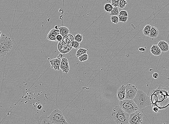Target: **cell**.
Returning a JSON list of instances; mask_svg holds the SVG:
<instances>
[{"mask_svg": "<svg viewBox=\"0 0 169 124\" xmlns=\"http://www.w3.org/2000/svg\"><path fill=\"white\" fill-rule=\"evenodd\" d=\"M128 4L126 0H120L119 6L121 9H123Z\"/></svg>", "mask_w": 169, "mask_h": 124, "instance_id": "25", "label": "cell"}, {"mask_svg": "<svg viewBox=\"0 0 169 124\" xmlns=\"http://www.w3.org/2000/svg\"><path fill=\"white\" fill-rule=\"evenodd\" d=\"M139 50L141 52H144L145 51V48H143V47H140L139 48Z\"/></svg>", "mask_w": 169, "mask_h": 124, "instance_id": "35", "label": "cell"}, {"mask_svg": "<svg viewBox=\"0 0 169 124\" xmlns=\"http://www.w3.org/2000/svg\"><path fill=\"white\" fill-rule=\"evenodd\" d=\"M120 0H111V4L113 7H119Z\"/></svg>", "mask_w": 169, "mask_h": 124, "instance_id": "26", "label": "cell"}, {"mask_svg": "<svg viewBox=\"0 0 169 124\" xmlns=\"http://www.w3.org/2000/svg\"><path fill=\"white\" fill-rule=\"evenodd\" d=\"M139 109L144 108L152 104L151 98L141 90H138L136 96L133 99Z\"/></svg>", "mask_w": 169, "mask_h": 124, "instance_id": "3", "label": "cell"}, {"mask_svg": "<svg viewBox=\"0 0 169 124\" xmlns=\"http://www.w3.org/2000/svg\"><path fill=\"white\" fill-rule=\"evenodd\" d=\"M37 124H53L50 121L48 118V116L45 115L40 117L39 119L37 121Z\"/></svg>", "mask_w": 169, "mask_h": 124, "instance_id": "14", "label": "cell"}, {"mask_svg": "<svg viewBox=\"0 0 169 124\" xmlns=\"http://www.w3.org/2000/svg\"><path fill=\"white\" fill-rule=\"evenodd\" d=\"M7 54L8 53L4 51L0 46V57H5L7 55Z\"/></svg>", "mask_w": 169, "mask_h": 124, "instance_id": "31", "label": "cell"}, {"mask_svg": "<svg viewBox=\"0 0 169 124\" xmlns=\"http://www.w3.org/2000/svg\"><path fill=\"white\" fill-rule=\"evenodd\" d=\"M74 36L75 41L78 42L79 43L81 42L83 40V36L79 34H77L76 35L73 36Z\"/></svg>", "mask_w": 169, "mask_h": 124, "instance_id": "21", "label": "cell"}, {"mask_svg": "<svg viewBox=\"0 0 169 124\" xmlns=\"http://www.w3.org/2000/svg\"><path fill=\"white\" fill-rule=\"evenodd\" d=\"M117 97L119 101H121L125 99L126 86H122L118 89L117 93Z\"/></svg>", "mask_w": 169, "mask_h": 124, "instance_id": "10", "label": "cell"}, {"mask_svg": "<svg viewBox=\"0 0 169 124\" xmlns=\"http://www.w3.org/2000/svg\"><path fill=\"white\" fill-rule=\"evenodd\" d=\"M13 43L11 39L4 34H1L0 38V46L5 52L8 53L13 47Z\"/></svg>", "mask_w": 169, "mask_h": 124, "instance_id": "6", "label": "cell"}, {"mask_svg": "<svg viewBox=\"0 0 169 124\" xmlns=\"http://www.w3.org/2000/svg\"><path fill=\"white\" fill-rule=\"evenodd\" d=\"M60 68L62 71L66 74L69 72L70 66L68 60L66 57H63L62 59Z\"/></svg>", "mask_w": 169, "mask_h": 124, "instance_id": "9", "label": "cell"}, {"mask_svg": "<svg viewBox=\"0 0 169 124\" xmlns=\"http://www.w3.org/2000/svg\"><path fill=\"white\" fill-rule=\"evenodd\" d=\"M119 17V22H122L126 23L128 21V17L124 16H118Z\"/></svg>", "mask_w": 169, "mask_h": 124, "instance_id": "29", "label": "cell"}, {"mask_svg": "<svg viewBox=\"0 0 169 124\" xmlns=\"http://www.w3.org/2000/svg\"><path fill=\"white\" fill-rule=\"evenodd\" d=\"M143 115L142 113L136 111L130 115L128 123L130 124H142Z\"/></svg>", "mask_w": 169, "mask_h": 124, "instance_id": "8", "label": "cell"}, {"mask_svg": "<svg viewBox=\"0 0 169 124\" xmlns=\"http://www.w3.org/2000/svg\"><path fill=\"white\" fill-rule=\"evenodd\" d=\"M63 55L62 54H60L57 57V58L59 59H62L63 58Z\"/></svg>", "mask_w": 169, "mask_h": 124, "instance_id": "34", "label": "cell"}, {"mask_svg": "<svg viewBox=\"0 0 169 124\" xmlns=\"http://www.w3.org/2000/svg\"><path fill=\"white\" fill-rule=\"evenodd\" d=\"M61 60L57 58L50 60V63L52 68L55 70H60Z\"/></svg>", "mask_w": 169, "mask_h": 124, "instance_id": "11", "label": "cell"}, {"mask_svg": "<svg viewBox=\"0 0 169 124\" xmlns=\"http://www.w3.org/2000/svg\"><path fill=\"white\" fill-rule=\"evenodd\" d=\"M130 115L119 106H115L112 113V117L117 124H128Z\"/></svg>", "mask_w": 169, "mask_h": 124, "instance_id": "2", "label": "cell"}, {"mask_svg": "<svg viewBox=\"0 0 169 124\" xmlns=\"http://www.w3.org/2000/svg\"><path fill=\"white\" fill-rule=\"evenodd\" d=\"M80 43L76 41H74L72 44V46L73 48L77 49L80 47Z\"/></svg>", "mask_w": 169, "mask_h": 124, "instance_id": "28", "label": "cell"}, {"mask_svg": "<svg viewBox=\"0 0 169 124\" xmlns=\"http://www.w3.org/2000/svg\"><path fill=\"white\" fill-rule=\"evenodd\" d=\"M56 39L57 41L60 42L62 40L63 37L61 35V34H58V35L57 36H56Z\"/></svg>", "mask_w": 169, "mask_h": 124, "instance_id": "32", "label": "cell"}, {"mask_svg": "<svg viewBox=\"0 0 169 124\" xmlns=\"http://www.w3.org/2000/svg\"><path fill=\"white\" fill-rule=\"evenodd\" d=\"M119 106L127 113L130 114L138 111L139 108L133 100L125 99L119 101Z\"/></svg>", "mask_w": 169, "mask_h": 124, "instance_id": "5", "label": "cell"}, {"mask_svg": "<svg viewBox=\"0 0 169 124\" xmlns=\"http://www.w3.org/2000/svg\"><path fill=\"white\" fill-rule=\"evenodd\" d=\"M37 108L38 109H41L42 108V106L41 104H39L37 106Z\"/></svg>", "mask_w": 169, "mask_h": 124, "instance_id": "36", "label": "cell"}, {"mask_svg": "<svg viewBox=\"0 0 169 124\" xmlns=\"http://www.w3.org/2000/svg\"><path fill=\"white\" fill-rule=\"evenodd\" d=\"M126 86L125 99L133 100L136 96L138 90L136 86L130 84Z\"/></svg>", "mask_w": 169, "mask_h": 124, "instance_id": "7", "label": "cell"}, {"mask_svg": "<svg viewBox=\"0 0 169 124\" xmlns=\"http://www.w3.org/2000/svg\"><path fill=\"white\" fill-rule=\"evenodd\" d=\"M48 118L50 121L53 124H69L62 112L58 109L51 112Z\"/></svg>", "mask_w": 169, "mask_h": 124, "instance_id": "4", "label": "cell"}, {"mask_svg": "<svg viewBox=\"0 0 169 124\" xmlns=\"http://www.w3.org/2000/svg\"><path fill=\"white\" fill-rule=\"evenodd\" d=\"M151 99L154 112L166 111L169 108V88L159 85L156 89L153 90Z\"/></svg>", "mask_w": 169, "mask_h": 124, "instance_id": "1", "label": "cell"}, {"mask_svg": "<svg viewBox=\"0 0 169 124\" xmlns=\"http://www.w3.org/2000/svg\"><path fill=\"white\" fill-rule=\"evenodd\" d=\"M151 27L152 26L149 24H147L144 27L143 31V34L144 35L147 36H149L150 33H151Z\"/></svg>", "mask_w": 169, "mask_h": 124, "instance_id": "17", "label": "cell"}, {"mask_svg": "<svg viewBox=\"0 0 169 124\" xmlns=\"http://www.w3.org/2000/svg\"><path fill=\"white\" fill-rule=\"evenodd\" d=\"M58 29L60 30V34H61L63 37L69 34L70 32V30L66 27H60L58 28Z\"/></svg>", "mask_w": 169, "mask_h": 124, "instance_id": "16", "label": "cell"}, {"mask_svg": "<svg viewBox=\"0 0 169 124\" xmlns=\"http://www.w3.org/2000/svg\"><path fill=\"white\" fill-rule=\"evenodd\" d=\"M88 50L84 48H80L78 50L76 53V56L78 58L83 55L86 54Z\"/></svg>", "mask_w": 169, "mask_h": 124, "instance_id": "18", "label": "cell"}, {"mask_svg": "<svg viewBox=\"0 0 169 124\" xmlns=\"http://www.w3.org/2000/svg\"><path fill=\"white\" fill-rule=\"evenodd\" d=\"M159 34V31L156 27L154 26L151 27L149 37L153 38H156L158 36Z\"/></svg>", "mask_w": 169, "mask_h": 124, "instance_id": "15", "label": "cell"}, {"mask_svg": "<svg viewBox=\"0 0 169 124\" xmlns=\"http://www.w3.org/2000/svg\"><path fill=\"white\" fill-rule=\"evenodd\" d=\"M118 16H124L128 17V12L125 10H122L119 12Z\"/></svg>", "mask_w": 169, "mask_h": 124, "instance_id": "30", "label": "cell"}, {"mask_svg": "<svg viewBox=\"0 0 169 124\" xmlns=\"http://www.w3.org/2000/svg\"><path fill=\"white\" fill-rule=\"evenodd\" d=\"M56 36L54 35L51 33L49 32L48 34L47 38L48 40H50V41H57V40L56 39Z\"/></svg>", "mask_w": 169, "mask_h": 124, "instance_id": "23", "label": "cell"}, {"mask_svg": "<svg viewBox=\"0 0 169 124\" xmlns=\"http://www.w3.org/2000/svg\"><path fill=\"white\" fill-rule=\"evenodd\" d=\"M113 8V7L110 3H107L105 4L104 5V9L107 12L110 13Z\"/></svg>", "mask_w": 169, "mask_h": 124, "instance_id": "19", "label": "cell"}, {"mask_svg": "<svg viewBox=\"0 0 169 124\" xmlns=\"http://www.w3.org/2000/svg\"><path fill=\"white\" fill-rule=\"evenodd\" d=\"M119 10L118 7H113V9L109 13V15L112 16H118L119 14Z\"/></svg>", "mask_w": 169, "mask_h": 124, "instance_id": "20", "label": "cell"}, {"mask_svg": "<svg viewBox=\"0 0 169 124\" xmlns=\"http://www.w3.org/2000/svg\"><path fill=\"white\" fill-rule=\"evenodd\" d=\"M1 31H0V38H1Z\"/></svg>", "mask_w": 169, "mask_h": 124, "instance_id": "37", "label": "cell"}, {"mask_svg": "<svg viewBox=\"0 0 169 124\" xmlns=\"http://www.w3.org/2000/svg\"><path fill=\"white\" fill-rule=\"evenodd\" d=\"M88 59V55L87 54H83L80 57H78V60L81 62L86 61Z\"/></svg>", "mask_w": 169, "mask_h": 124, "instance_id": "24", "label": "cell"}, {"mask_svg": "<svg viewBox=\"0 0 169 124\" xmlns=\"http://www.w3.org/2000/svg\"><path fill=\"white\" fill-rule=\"evenodd\" d=\"M159 75L157 73H154L153 74V77L154 79H157Z\"/></svg>", "mask_w": 169, "mask_h": 124, "instance_id": "33", "label": "cell"}, {"mask_svg": "<svg viewBox=\"0 0 169 124\" xmlns=\"http://www.w3.org/2000/svg\"><path fill=\"white\" fill-rule=\"evenodd\" d=\"M110 19L111 22L114 24H117L119 22V17L118 16H112L111 17Z\"/></svg>", "mask_w": 169, "mask_h": 124, "instance_id": "22", "label": "cell"}, {"mask_svg": "<svg viewBox=\"0 0 169 124\" xmlns=\"http://www.w3.org/2000/svg\"><path fill=\"white\" fill-rule=\"evenodd\" d=\"M158 46L162 52H167L169 50V45L167 42L164 41H160L158 43Z\"/></svg>", "mask_w": 169, "mask_h": 124, "instance_id": "12", "label": "cell"}, {"mask_svg": "<svg viewBox=\"0 0 169 124\" xmlns=\"http://www.w3.org/2000/svg\"><path fill=\"white\" fill-rule=\"evenodd\" d=\"M151 52L153 55L156 56V57H158L161 55L162 52L160 49L158 45L156 44H154L151 47V50H150Z\"/></svg>", "mask_w": 169, "mask_h": 124, "instance_id": "13", "label": "cell"}, {"mask_svg": "<svg viewBox=\"0 0 169 124\" xmlns=\"http://www.w3.org/2000/svg\"><path fill=\"white\" fill-rule=\"evenodd\" d=\"M50 33L51 34H54V35L57 36L58 34H60V31L58 29H56V28H53L52 29L51 31H50Z\"/></svg>", "mask_w": 169, "mask_h": 124, "instance_id": "27", "label": "cell"}]
</instances>
